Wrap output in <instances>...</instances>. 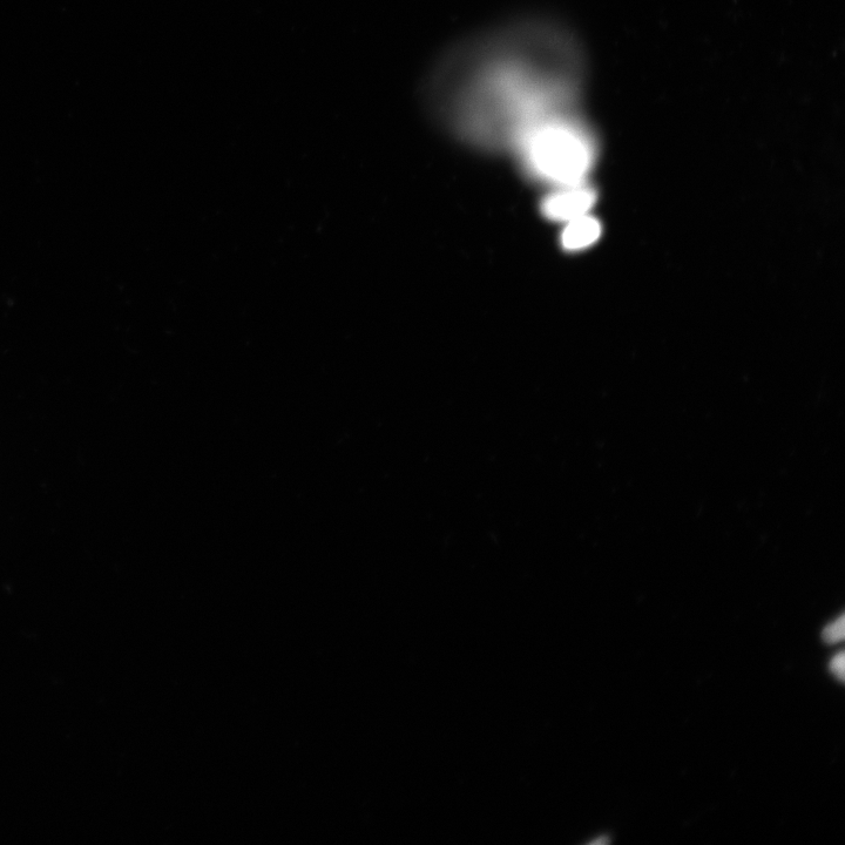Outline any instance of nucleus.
<instances>
[{
    "mask_svg": "<svg viewBox=\"0 0 845 845\" xmlns=\"http://www.w3.org/2000/svg\"><path fill=\"white\" fill-rule=\"evenodd\" d=\"M606 843H608V840H606V838H600V840L593 842V844H606Z\"/></svg>",
    "mask_w": 845,
    "mask_h": 845,
    "instance_id": "nucleus-7",
    "label": "nucleus"
},
{
    "mask_svg": "<svg viewBox=\"0 0 845 845\" xmlns=\"http://www.w3.org/2000/svg\"><path fill=\"white\" fill-rule=\"evenodd\" d=\"M512 151L531 179L551 187L586 181L596 160V144L577 108L539 121Z\"/></svg>",
    "mask_w": 845,
    "mask_h": 845,
    "instance_id": "nucleus-2",
    "label": "nucleus"
},
{
    "mask_svg": "<svg viewBox=\"0 0 845 845\" xmlns=\"http://www.w3.org/2000/svg\"><path fill=\"white\" fill-rule=\"evenodd\" d=\"M822 639L829 645L836 644L844 639V615L840 619L828 625L822 632Z\"/></svg>",
    "mask_w": 845,
    "mask_h": 845,
    "instance_id": "nucleus-5",
    "label": "nucleus"
},
{
    "mask_svg": "<svg viewBox=\"0 0 845 845\" xmlns=\"http://www.w3.org/2000/svg\"><path fill=\"white\" fill-rule=\"evenodd\" d=\"M583 63L571 36L544 20L484 33L432 72L429 103L459 138L483 150H513L539 121L576 110Z\"/></svg>",
    "mask_w": 845,
    "mask_h": 845,
    "instance_id": "nucleus-1",
    "label": "nucleus"
},
{
    "mask_svg": "<svg viewBox=\"0 0 845 845\" xmlns=\"http://www.w3.org/2000/svg\"><path fill=\"white\" fill-rule=\"evenodd\" d=\"M601 235L600 222L590 214L565 223L560 245L567 252H580L596 243Z\"/></svg>",
    "mask_w": 845,
    "mask_h": 845,
    "instance_id": "nucleus-4",
    "label": "nucleus"
},
{
    "mask_svg": "<svg viewBox=\"0 0 845 845\" xmlns=\"http://www.w3.org/2000/svg\"><path fill=\"white\" fill-rule=\"evenodd\" d=\"M544 196L542 213L547 220L565 223L590 214L596 204L597 194L586 181L578 184L551 187Z\"/></svg>",
    "mask_w": 845,
    "mask_h": 845,
    "instance_id": "nucleus-3",
    "label": "nucleus"
},
{
    "mask_svg": "<svg viewBox=\"0 0 845 845\" xmlns=\"http://www.w3.org/2000/svg\"><path fill=\"white\" fill-rule=\"evenodd\" d=\"M830 671L834 673L837 679L844 681V653H838L836 657L830 662Z\"/></svg>",
    "mask_w": 845,
    "mask_h": 845,
    "instance_id": "nucleus-6",
    "label": "nucleus"
}]
</instances>
